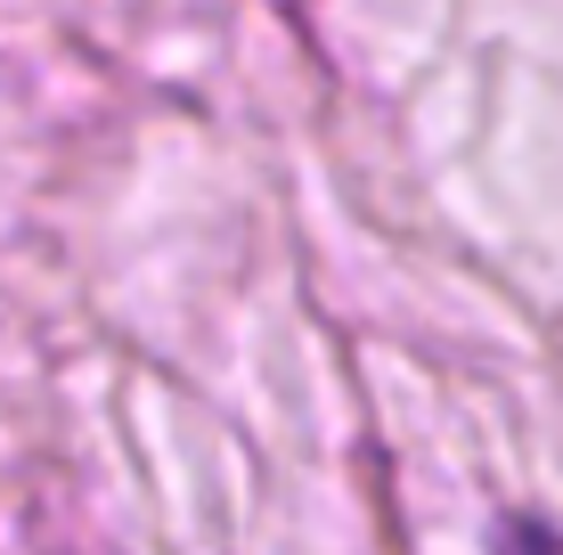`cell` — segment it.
<instances>
[{"label":"cell","instance_id":"obj_1","mask_svg":"<svg viewBox=\"0 0 563 555\" xmlns=\"http://www.w3.org/2000/svg\"><path fill=\"white\" fill-rule=\"evenodd\" d=\"M498 555H563V531L531 523V514H507L498 523Z\"/></svg>","mask_w":563,"mask_h":555}]
</instances>
